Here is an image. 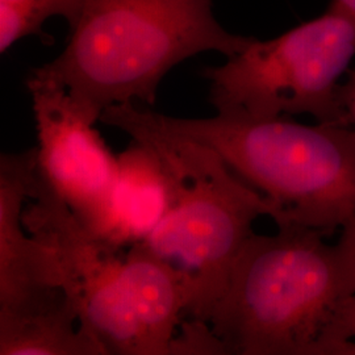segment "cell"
Listing matches in <instances>:
<instances>
[{"label":"cell","mask_w":355,"mask_h":355,"mask_svg":"<svg viewBox=\"0 0 355 355\" xmlns=\"http://www.w3.org/2000/svg\"><path fill=\"white\" fill-rule=\"evenodd\" d=\"M300 225L254 232L208 325L225 354L328 355L329 333L355 293V242Z\"/></svg>","instance_id":"6da1fadb"},{"label":"cell","mask_w":355,"mask_h":355,"mask_svg":"<svg viewBox=\"0 0 355 355\" xmlns=\"http://www.w3.org/2000/svg\"><path fill=\"white\" fill-rule=\"evenodd\" d=\"M64 51L32 71L69 91L96 123L116 104L154 105L166 74L204 51L233 57L255 38L218 24L212 0H86Z\"/></svg>","instance_id":"7a4b0ae2"},{"label":"cell","mask_w":355,"mask_h":355,"mask_svg":"<svg viewBox=\"0 0 355 355\" xmlns=\"http://www.w3.org/2000/svg\"><path fill=\"white\" fill-rule=\"evenodd\" d=\"M101 121L159 155L174 198L161 224L135 246L170 267L187 296V318L208 324L259 217L274 209L211 148L154 127L133 103L107 108Z\"/></svg>","instance_id":"3957f363"},{"label":"cell","mask_w":355,"mask_h":355,"mask_svg":"<svg viewBox=\"0 0 355 355\" xmlns=\"http://www.w3.org/2000/svg\"><path fill=\"white\" fill-rule=\"evenodd\" d=\"M154 127L215 150L229 170L263 196L277 227L328 236L355 220V129L217 112L182 119L142 110Z\"/></svg>","instance_id":"277c9868"},{"label":"cell","mask_w":355,"mask_h":355,"mask_svg":"<svg viewBox=\"0 0 355 355\" xmlns=\"http://www.w3.org/2000/svg\"><path fill=\"white\" fill-rule=\"evenodd\" d=\"M355 57V15L327 12L267 41L254 40L221 66L207 67L216 112L271 119L309 114L345 125L341 78Z\"/></svg>","instance_id":"5b68a950"},{"label":"cell","mask_w":355,"mask_h":355,"mask_svg":"<svg viewBox=\"0 0 355 355\" xmlns=\"http://www.w3.org/2000/svg\"><path fill=\"white\" fill-rule=\"evenodd\" d=\"M23 223L55 254L80 325L99 341L105 354L153 355L137 313L127 249L95 237L36 175Z\"/></svg>","instance_id":"8992f818"},{"label":"cell","mask_w":355,"mask_h":355,"mask_svg":"<svg viewBox=\"0 0 355 355\" xmlns=\"http://www.w3.org/2000/svg\"><path fill=\"white\" fill-rule=\"evenodd\" d=\"M38 146L36 177L92 232L117 177L119 159L60 83L31 74Z\"/></svg>","instance_id":"52a82bcc"},{"label":"cell","mask_w":355,"mask_h":355,"mask_svg":"<svg viewBox=\"0 0 355 355\" xmlns=\"http://www.w3.org/2000/svg\"><path fill=\"white\" fill-rule=\"evenodd\" d=\"M36 175V148L0 157V315H21L67 295L51 248L23 223Z\"/></svg>","instance_id":"ba28073f"},{"label":"cell","mask_w":355,"mask_h":355,"mask_svg":"<svg viewBox=\"0 0 355 355\" xmlns=\"http://www.w3.org/2000/svg\"><path fill=\"white\" fill-rule=\"evenodd\" d=\"M119 168L98 225L91 232L117 249L145 241L167 215L173 182L152 146L133 140L117 155Z\"/></svg>","instance_id":"9c48e42d"},{"label":"cell","mask_w":355,"mask_h":355,"mask_svg":"<svg viewBox=\"0 0 355 355\" xmlns=\"http://www.w3.org/2000/svg\"><path fill=\"white\" fill-rule=\"evenodd\" d=\"M0 355H107L80 325L70 293L42 309L0 316Z\"/></svg>","instance_id":"30bf717a"},{"label":"cell","mask_w":355,"mask_h":355,"mask_svg":"<svg viewBox=\"0 0 355 355\" xmlns=\"http://www.w3.org/2000/svg\"><path fill=\"white\" fill-rule=\"evenodd\" d=\"M86 0H0V51L21 38L42 36V26L54 16L64 17L70 31L83 12Z\"/></svg>","instance_id":"8fae6325"},{"label":"cell","mask_w":355,"mask_h":355,"mask_svg":"<svg viewBox=\"0 0 355 355\" xmlns=\"http://www.w3.org/2000/svg\"><path fill=\"white\" fill-rule=\"evenodd\" d=\"M349 341L355 343V293L341 308L330 329L328 355H343Z\"/></svg>","instance_id":"7c38bea8"},{"label":"cell","mask_w":355,"mask_h":355,"mask_svg":"<svg viewBox=\"0 0 355 355\" xmlns=\"http://www.w3.org/2000/svg\"><path fill=\"white\" fill-rule=\"evenodd\" d=\"M338 98L343 108L345 125L355 129V67L349 69L346 73V79L340 85Z\"/></svg>","instance_id":"4fadbf2b"},{"label":"cell","mask_w":355,"mask_h":355,"mask_svg":"<svg viewBox=\"0 0 355 355\" xmlns=\"http://www.w3.org/2000/svg\"><path fill=\"white\" fill-rule=\"evenodd\" d=\"M331 7L355 15V0H331Z\"/></svg>","instance_id":"5bb4252c"},{"label":"cell","mask_w":355,"mask_h":355,"mask_svg":"<svg viewBox=\"0 0 355 355\" xmlns=\"http://www.w3.org/2000/svg\"><path fill=\"white\" fill-rule=\"evenodd\" d=\"M341 232L345 233V234H347V236L355 242V220L354 221H352L347 227H345Z\"/></svg>","instance_id":"9a60e30c"}]
</instances>
